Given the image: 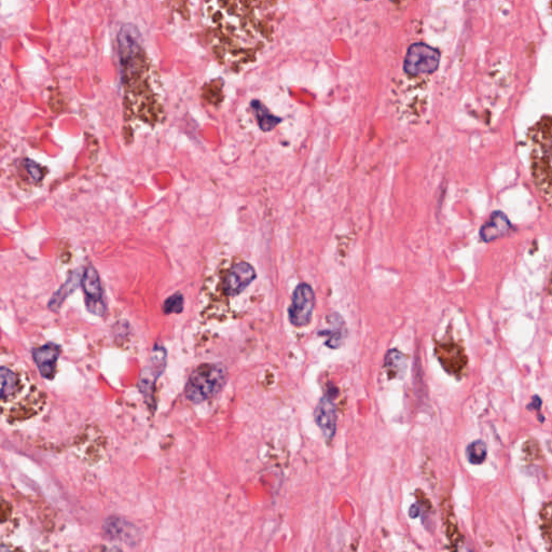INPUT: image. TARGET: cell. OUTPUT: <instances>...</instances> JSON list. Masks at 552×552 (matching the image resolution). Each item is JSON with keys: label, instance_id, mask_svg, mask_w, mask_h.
Masks as SVG:
<instances>
[{"label": "cell", "instance_id": "1", "mask_svg": "<svg viewBox=\"0 0 552 552\" xmlns=\"http://www.w3.org/2000/svg\"><path fill=\"white\" fill-rule=\"evenodd\" d=\"M280 0H205L202 20L216 59L232 68L255 64L273 43Z\"/></svg>", "mask_w": 552, "mask_h": 552}, {"label": "cell", "instance_id": "2", "mask_svg": "<svg viewBox=\"0 0 552 552\" xmlns=\"http://www.w3.org/2000/svg\"><path fill=\"white\" fill-rule=\"evenodd\" d=\"M123 68L124 116L130 127L155 129L163 122V90L158 72L127 27L119 36Z\"/></svg>", "mask_w": 552, "mask_h": 552}, {"label": "cell", "instance_id": "3", "mask_svg": "<svg viewBox=\"0 0 552 552\" xmlns=\"http://www.w3.org/2000/svg\"><path fill=\"white\" fill-rule=\"evenodd\" d=\"M256 278L254 267L240 258L220 261L206 275L201 294V315L209 320L227 316L231 302L242 296Z\"/></svg>", "mask_w": 552, "mask_h": 552}, {"label": "cell", "instance_id": "4", "mask_svg": "<svg viewBox=\"0 0 552 552\" xmlns=\"http://www.w3.org/2000/svg\"><path fill=\"white\" fill-rule=\"evenodd\" d=\"M0 378L2 414L6 422L30 420L44 409L46 396L24 369L4 364Z\"/></svg>", "mask_w": 552, "mask_h": 552}, {"label": "cell", "instance_id": "5", "mask_svg": "<svg viewBox=\"0 0 552 552\" xmlns=\"http://www.w3.org/2000/svg\"><path fill=\"white\" fill-rule=\"evenodd\" d=\"M530 168L538 191L552 203V117L544 116L529 130Z\"/></svg>", "mask_w": 552, "mask_h": 552}, {"label": "cell", "instance_id": "6", "mask_svg": "<svg viewBox=\"0 0 552 552\" xmlns=\"http://www.w3.org/2000/svg\"><path fill=\"white\" fill-rule=\"evenodd\" d=\"M227 370L220 364H204L189 377L186 397L190 402L200 404L217 395L224 388Z\"/></svg>", "mask_w": 552, "mask_h": 552}, {"label": "cell", "instance_id": "7", "mask_svg": "<svg viewBox=\"0 0 552 552\" xmlns=\"http://www.w3.org/2000/svg\"><path fill=\"white\" fill-rule=\"evenodd\" d=\"M440 53L425 44L410 46L406 55L404 69L412 77L430 75L436 72L439 66Z\"/></svg>", "mask_w": 552, "mask_h": 552}, {"label": "cell", "instance_id": "8", "mask_svg": "<svg viewBox=\"0 0 552 552\" xmlns=\"http://www.w3.org/2000/svg\"><path fill=\"white\" fill-rule=\"evenodd\" d=\"M315 296L308 284H300L293 295L292 305L288 309L289 321L296 327L307 326L312 319Z\"/></svg>", "mask_w": 552, "mask_h": 552}, {"label": "cell", "instance_id": "9", "mask_svg": "<svg viewBox=\"0 0 552 552\" xmlns=\"http://www.w3.org/2000/svg\"><path fill=\"white\" fill-rule=\"evenodd\" d=\"M82 288L87 296L88 310L96 315H103L105 305L103 301V289L98 272L93 267H89L82 278Z\"/></svg>", "mask_w": 552, "mask_h": 552}, {"label": "cell", "instance_id": "10", "mask_svg": "<svg viewBox=\"0 0 552 552\" xmlns=\"http://www.w3.org/2000/svg\"><path fill=\"white\" fill-rule=\"evenodd\" d=\"M437 353L441 364L450 372V374L459 376L467 366V357L460 344L448 342L440 344Z\"/></svg>", "mask_w": 552, "mask_h": 552}, {"label": "cell", "instance_id": "11", "mask_svg": "<svg viewBox=\"0 0 552 552\" xmlns=\"http://www.w3.org/2000/svg\"><path fill=\"white\" fill-rule=\"evenodd\" d=\"M315 421L321 427L327 440L334 438L337 425V412L333 400L324 397L315 410Z\"/></svg>", "mask_w": 552, "mask_h": 552}, {"label": "cell", "instance_id": "12", "mask_svg": "<svg viewBox=\"0 0 552 552\" xmlns=\"http://www.w3.org/2000/svg\"><path fill=\"white\" fill-rule=\"evenodd\" d=\"M33 356L41 376L52 379L60 356V348L53 344L45 345L43 348L36 349Z\"/></svg>", "mask_w": 552, "mask_h": 552}, {"label": "cell", "instance_id": "13", "mask_svg": "<svg viewBox=\"0 0 552 552\" xmlns=\"http://www.w3.org/2000/svg\"><path fill=\"white\" fill-rule=\"evenodd\" d=\"M347 330L345 325L338 314L329 316V329L322 331L321 335L328 336L327 345L330 348L337 349L342 344Z\"/></svg>", "mask_w": 552, "mask_h": 552}, {"label": "cell", "instance_id": "14", "mask_svg": "<svg viewBox=\"0 0 552 552\" xmlns=\"http://www.w3.org/2000/svg\"><path fill=\"white\" fill-rule=\"evenodd\" d=\"M538 526H540L547 549L552 551V503L543 506L540 516H538Z\"/></svg>", "mask_w": 552, "mask_h": 552}, {"label": "cell", "instance_id": "15", "mask_svg": "<svg viewBox=\"0 0 552 552\" xmlns=\"http://www.w3.org/2000/svg\"><path fill=\"white\" fill-rule=\"evenodd\" d=\"M253 108L262 131L269 132L281 122V119L270 114L269 110L259 102H253Z\"/></svg>", "mask_w": 552, "mask_h": 552}, {"label": "cell", "instance_id": "16", "mask_svg": "<svg viewBox=\"0 0 552 552\" xmlns=\"http://www.w3.org/2000/svg\"><path fill=\"white\" fill-rule=\"evenodd\" d=\"M466 454L469 462L475 465H480L486 460L487 447L482 443V441L478 440L468 446Z\"/></svg>", "mask_w": 552, "mask_h": 552}, {"label": "cell", "instance_id": "17", "mask_svg": "<svg viewBox=\"0 0 552 552\" xmlns=\"http://www.w3.org/2000/svg\"><path fill=\"white\" fill-rule=\"evenodd\" d=\"M184 309V298L181 294H176L164 302L163 310L167 314L181 313Z\"/></svg>", "mask_w": 552, "mask_h": 552}, {"label": "cell", "instance_id": "18", "mask_svg": "<svg viewBox=\"0 0 552 552\" xmlns=\"http://www.w3.org/2000/svg\"><path fill=\"white\" fill-rule=\"evenodd\" d=\"M24 164L27 171H29V173L31 174V177L33 178V181L35 183L39 182L40 179L43 178V173H41V170L36 163L27 160L25 161Z\"/></svg>", "mask_w": 552, "mask_h": 552}, {"label": "cell", "instance_id": "19", "mask_svg": "<svg viewBox=\"0 0 552 552\" xmlns=\"http://www.w3.org/2000/svg\"><path fill=\"white\" fill-rule=\"evenodd\" d=\"M392 2H394V3H403V2H405V0H392Z\"/></svg>", "mask_w": 552, "mask_h": 552}, {"label": "cell", "instance_id": "20", "mask_svg": "<svg viewBox=\"0 0 552 552\" xmlns=\"http://www.w3.org/2000/svg\"><path fill=\"white\" fill-rule=\"evenodd\" d=\"M551 8H552V0H551Z\"/></svg>", "mask_w": 552, "mask_h": 552}]
</instances>
